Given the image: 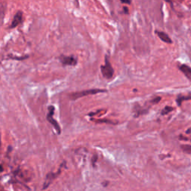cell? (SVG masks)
Wrapping results in <instances>:
<instances>
[{"instance_id": "cell-12", "label": "cell", "mask_w": 191, "mask_h": 191, "mask_svg": "<svg viewBox=\"0 0 191 191\" xmlns=\"http://www.w3.org/2000/svg\"><path fill=\"white\" fill-rule=\"evenodd\" d=\"M173 108L172 107H170V106H166L165 108H164V109L162 110V111H161V114L162 115H166L167 114H169V112L172 111H173Z\"/></svg>"}, {"instance_id": "cell-2", "label": "cell", "mask_w": 191, "mask_h": 191, "mask_svg": "<svg viewBox=\"0 0 191 191\" xmlns=\"http://www.w3.org/2000/svg\"><path fill=\"white\" fill-rule=\"evenodd\" d=\"M105 65L101 66V72L102 73V75L104 78H107V79H111L114 76V71L113 67H112L110 61H109L107 56L105 57Z\"/></svg>"}, {"instance_id": "cell-17", "label": "cell", "mask_w": 191, "mask_h": 191, "mask_svg": "<svg viewBox=\"0 0 191 191\" xmlns=\"http://www.w3.org/2000/svg\"><path fill=\"white\" fill-rule=\"evenodd\" d=\"M123 9H124V12L126 14H129V10H128V8L126 7H124L123 8Z\"/></svg>"}, {"instance_id": "cell-19", "label": "cell", "mask_w": 191, "mask_h": 191, "mask_svg": "<svg viewBox=\"0 0 191 191\" xmlns=\"http://www.w3.org/2000/svg\"><path fill=\"white\" fill-rule=\"evenodd\" d=\"M190 141H191V138H190Z\"/></svg>"}, {"instance_id": "cell-7", "label": "cell", "mask_w": 191, "mask_h": 191, "mask_svg": "<svg viewBox=\"0 0 191 191\" xmlns=\"http://www.w3.org/2000/svg\"><path fill=\"white\" fill-rule=\"evenodd\" d=\"M180 71L182 72L184 75H185L186 78L189 79L191 81V68L189 66L186 65V64H182L179 67Z\"/></svg>"}, {"instance_id": "cell-16", "label": "cell", "mask_w": 191, "mask_h": 191, "mask_svg": "<svg viewBox=\"0 0 191 191\" xmlns=\"http://www.w3.org/2000/svg\"><path fill=\"white\" fill-rule=\"evenodd\" d=\"M120 1H121V2L123 3V4H131V0H120Z\"/></svg>"}, {"instance_id": "cell-13", "label": "cell", "mask_w": 191, "mask_h": 191, "mask_svg": "<svg viewBox=\"0 0 191 191\" xmlns=\"http://www.w3.org/2000/svg\"><path fill=\"white\" fill-rule=\"evenodd\" d=\"M95 122H96V123H111V124H113V122H111V120H94Z\"/></svg>"}, {"instance_id": "cell-8", "label": "cell", "mask_w": 191, "mask_h": 191, "mask_svg": "<svg viewBox=\"0 0 191 191\" xmlns=\"http://www.w3.org/2000/svg\"><path fill=\"white\" fill-rule=\"evenodd\" d=\"M155 33L157 34V35L158 36V38L161 40L162 41H164V43H167V44H172V41L171 40V38H169V35H167L165 32H159V31H155Z\"/></svg>"}, {"instance_id": "cell-20", "label": "cell", "mask_w": 191, "mask_h": 191, "mask_svg": "<svg viewBox=\"0 0 191 191\" xmlns=\"http://www.w3.org/2000/svg\"><path fill=\"white\" fill-rule=\"evenodd\" d=\"M78 0H76V2H78Z\"/></svg>"}, {"instance_id": "cell-5", "label": "cell", "mask_w": 191, "mask_h": 191, "mask_svg": "<svg viewBox=\"0 0 191 191\" xmlns=\"http://www.w3.org/2000/svg\"><path fill=\"white\" fill-rule=\"evenodd\" d=\"M63 167V164H61V168L58 169V172H54V173L53 172H50V173L48 174V175H47V178H46V181H45V182H44V188L43 189H46L47 187H49V184H50L51 182L53 181L54 178H55L58 175H59L60 172H61V167Z\"/></svg>"}, {"instance_id": "cell-11", "label": "cell", "mask_w": 191, "mask_h": 191, "mask_svg": "<svg viewBox=\"0 0 191 191\" xmlns=\"http://www.w3.org/2000/svg\"><path fill=\"white\" fill-rule=\"evenodd\" d=\"M29 58V55H26V56H15V55H8V58H11V59L13 60H17V61H22V60H25L26 58Z\"/></svg>"}, {"instance_id": "cell-9", "label": "cell", "mask_w": 191, "mask_h": 191, "mask_svg": "<svg viewBox=\"0 0 191 191\" xmlns=\"http://www.w3.org/2000/svg\"><path fill=\"white\" fill-rule=\"evenodd\" d=\"M187 100H191V93H190L187 96L178 95L176 99V102L178 106H181V103H182L184 101H187Z\"/></svg>"}, {"instance_id": "cell-1", "label": "cell", "mask_w": 191, "mask_h": 191, "mask_svg": "<svg viewBox=\"0 0 191 191\" xmlns=\"http://www.w3.org/2000/svg\"><path fill=\"white\" fill-rule=\"evenodd\" d=\"M106 91H107V90H103V89H90V90H82V91L73 93L72 94L70 95V98H71V99H77L85 96L97 94V93H104V92Z\"/></svg>"}, {"instance_id": "cell-14", "label": "cell", "mask_w": 191, "mask_h": 191, "mask_svg": "<svg viewBox=\"0 0 191 191\" xmlns=\"http://www.w3.org/2000/svg\"><path fill=\"white\" fill-rule=\"evenodd\" d=\"M161 97H160V96H157V97H155V99H152V102H153V103H158L160 101H161Z\"/></svg>"}, {"instance_id": "cell-3", "label": "cell", "mask_w": 191, "mask_h": 191, "mask_svg": "<svg viewBox=\"0 0 191 191\" xmlns=\"http://www.w3.org/2000/svg\"><path fill=\"white\" fill-rule=\"evenodd\" d=\"M48 109H49V114H47V120L54 126V128H55V130L57 131L58 135H60V134H61V128H60V126L58 125V123H57L56 120H54L53 117H52V116H53L54 114V112H55V108H54L53 106L51 105L49 106Z\"/></svg>"}, {"instance_id": "cell-15", "label": "cell", "mask_w": 191, "mask_h": 191, "mask_svg": "<svg viewBox=\"0 0 191 191\" xmlns=\"http://www.w3.org/2000/svg\"><path fill=\"white\" fill-rule=\"evenodd\" d=\"M179 139L181 140V141H190V138H185V137L182 136V135H180Z\"/></svg>"}, {"instance_id": "cell-21", "label": "cell", "mask_w": 191, "mask_h": 191, "mask_svg": "<svg viewBox=\"0 0 191 191\" xmlns=\"http://www.w3.org/2000/svg\"></svg>"}, {"instance_id": "cell-10", "label": "cell", "mask_w": 191, "mask_h": 191, "mask_svg": "<svg viewBox=\"0 0 191 191\" xmlns=\"http://www.w3.org/2000/svg\"><path fill=\"white\" fill-rule=\"evenodd\" d=\"M181 149H182V151L184 152H185V153H187V154H190V155H191V146L190 145H182V146H181Z\"/></svg>"}, {"instance_id": "cell-18", "label": "cell", "mask_w": 191, "mask_h": 191, "mask_svg": "<svg viewBox=\"0 0 191 191\" xmlns=\"http://www.w3.org/2000/svg\"><path fill=\"white\" fill-rule=\"evenodd\" d=\"M186 133H187V134H190L191 133V128H190V129H187V132H186Z\"/></svg>"}, {"instance_id": "cell-4", "label": "cell", "mask_w": 191, "mask_h": 191, "mask_svg": "<svg viewBox=\"0 0 191 191\" xmlns=\"http://www.w3.org/2000/svg\"><path fill=\"white\" fill-rule=\"evenodd\" d=\"M60 61L64 65H68V66H75L77 64L78 60L73 55H70V56H65V55H61L60 57Z\"/></svg>"}, {"instance_id": "cell-6", "label": "cell", "mask_w": 191, "mask_h": 191, "mask_svg": "<svg viewBox=\"0 0 191 191\" xmlns=\"http://www.w3.org/2000/svg\"><path fill=\"white\" fill-rule=\"evenodd\" d=\"M23 20V13L22 11H18L17 13L15 14V16L14 17L13 21H12V23L9 26V29H14V28L17 27L21 22H22Z\"/></svg>"}]
</instances>
